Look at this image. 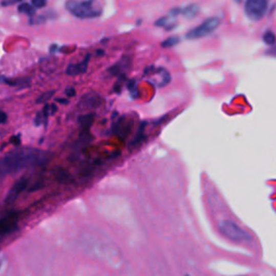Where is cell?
Segmentation results:
<instances>
[{
  "label": "cell",
  "instance_id": "6da1fadb",
  "mask_svg": "<svg viewBox=\"0 0 276 276\" xmlns=\"http://www.w3.org/2000/svg\"><path fill=\"white\" fill-rule=\"evenodd\" d=\"M49 160V156L41 150L23 148L9 152L0 158V178L24 171L29 167L41 165Z\"/></svg>",
  "mask_w": 276,
  "mask_h": 276
},
{
  "label": "cell",
  "instance_id": "7a4b0ae2",
  "mask_svg": "<svg viewBox=\"0 0 276 276\" xmlns=\"http://www.w3.org/2000/svg\"><path fill=\"white\" fill-rule=\"evenodd\" d=\"M65 8L69 13L81 19L96 18L103 12L96 0H67Z\"/></svg>",
  "mask_w": 276,
  "mask_h": 276
},
{
  "label": "cell",
  "instance_id": "3957f363",
  "mask_svg": "<svg viewBox=\"0 0 276 276\" xmlns=\"http://www.w3.org/2000/svg\"><path fill=\"white\" fill-rule=\"evenodd\" d=\"M219 230L223 237L233 242H247L250 240L249 234L243 230L239 224L231 220H223L219 223Z\"/></svg>",
  "mask_w": 276,
  "mask_h": 276
},
{
  "label": "cell",
  "instance_id": "277c9868",
  "mask_svg": "<svg viewBox=\"0 0 276 276\" xmlns=\"http://www.w3.org/2000/svg\"><path fill=\"white\" fill-rule=\"evenodd\" d=\"M220 25V19L216 16L209 17L205 19L202 24L198 25L197 27L192 28L187 33L186 37L189 40H197L204 37H207L210 34H213Z\"/></svg>",
  "mask_w": 276,
  "mask_h": 276
},
{
  "label": "cell",
  "instance_id": "5b68a950",
  "mask_svg": "<svg viewBox=\"0 0 276 276\" xmlns=\"http://www.w3.org/2000/svg\"><path fill=\"white\" fill-rule=\"evenodd\" d=\"M270 0H246L244 6L245 14L252 22H258L268 11Z\"/></svg>",
  "mask_w": 276,
  "mask_h": 276
},
{
  "label": "cell",
  "instance_id": "8992f818",
  "mask_svg": "<svg viewBox=\"0 0 276 276\" xmlns=\"http://www.w3.org/2000/svg\"><path fill=\"white\" fill-rule=\"evenodd\" d=\"M103 97L99 94L94 93V92H90V93L83 95L80 98L78 104V108L80 109H96L101 104H103Z\"/></svg>",
  "mask_w": 276,
  "mask_h": 276
},
{
  "label": "cell",
  "instance_id": "52a82bcc",
  "mask_svg": "<svg viewBox=\"0 0 276 276\" xmlns=\"http://www.w3.org/2000/svg\"><path fill=\"white\" fill-rule=\"evenodd\" d=\"M28 181L29 180L26 177L19 178L12 186V188L9 190L7 197H6V203L7 204L14 203L17 200V198L21 196V194L24 192V190L27 188Z\"/></svg>",
  "mask_w": 276,
  "mask_h": 276
},
{
  "label": "cell",
  "instance_id": "ba28073f",
  "mask_svg": "<svg viewBox=\"0 0 276 276\" xmlns=\"http://www.w3.org/2000/svg\"><path fill=\"white\" fill-rule=\"evenodd\" d=\"M17 227L16 216L10 215V216H7L0 220V241L8 237V235L12 234L17 229Z\"/></svg>",
  "mask_w": 276,
  "mask_h": 276
},
{
  "label": "cell",
  "instance_id": "9c48e42d",
  "mask_svg": "<svg viewBox=\"0 0 276 276\" xmlns=\"http://www.w3.org/2000/svg\"><path fill=\"white\" fill-rule=\"evenodd\" d=\"M91 55L88 54L87 57L78 64H69L66 68V74L69 76H78V75H82L86 74L88 67H89V62H90V57Z\"/></svg>",
  "mask_w": 276,
  "mask_h": 276
},
{
  "label": "cell",
  "instance_id": "30bf717a",
  "mask_svg": "<svg viewBox=\"0 0 276 276\" xmlns=\"http://www.w3.org/2000/svg\"><path fill=\"white\" fill-rule=\"evenodd\" d=\"M132 58L129 56H124L122 59H120L118 63H116L111 68H109V73L112 76H121L123 75L125 71L131 67Z\"/></svg>",
  "mask_w": 276,
  "mask_h": 276
},
{
  "label": "cell",
  "instance_id": "8fae6325",
  "mask_svg": "<svg viewBox=\"0 0 276 276\" xmlns=\"http://www.w3.org/2000/svg\"><path fill=\"white\" fill-rule=\"evenodd\" d=\"M132 130V125L131 122L128 121L125 118H121L115 126V132L118 136H120L121 138H125L129 136V134L131 133Z\"/></svg>",
  "mask_w": 276,
  "mask_h": 276
},
{
  "label": "cell",
  "instance_id": "7c38bea8",
  "mask_svg": "<svg viewBox=\"0 0 276 276\" xmlns=\"http://www.w3.org/2000/svg\"><path fill=\"white\" fill-rule=\"evenodd\" d=\"M145 130H146V123H142L140 124L136 135L134 136V138H133V140L131 141V147H137L139 146L142 141H144L145 137H146V133H145Z\"/></svg>",
  "mask_w": 276,
  "mask_h": 276
},
{
  "label": "cell",
  "instance_id": "4fadbf2b",
  "mask_svg": "<svg viewBox=\"0 0 276 276\" xmlns=\"http://www.w3.org/2000/svg\"><path fill=\"white\" fill-rule=\"evenodd\" d=\"M199 7L197 5H189L186 8H180V15L186 16L188 18H192L194 16H197L199 13Z\"/></svg>",
  "mask_w": 276,
  "mask_h": 276
},
{
  "label": "cell",
  "instance_id": "5bb4252c",
  "mask_svg": "<svg viewBox=\"0 0 276 276\" xmlns=\"http://www.w3.org/2000/svg\"><path fill=\"white\" fill-rule=\"evenodd\" d=\"M94 119H95V115L94 114H88V115L81 116L78 119V121H79V123L81 125H82L84 129H89L92 124H93Z\"/></svg>",
  "mask_w": 276,
  "mask_h": 276
},
{
  "label": "cell",
  "instance_id": "9a60e30c",
  "mask_svg": "<svg viewBox=\"0 0 276 276\" xmlns=\"http://www.w3.org/2000/svg\"><path fill=\"white\" fill-rule=\"evenodd\" d=\"M156 25L157 26H160V27H164L166 29H172L175 27V23H174L169 16H163L161 18H159L158 21L156 22Z\"/></svg>",
  "mask_w": 276,
  "mask_h": 276
},
{
  "label": "cell",
  "instance_id": "2e32d148",
  "mask_svg": "<svg viewBox=\"0 0 276 276\" xmlns=\"http://www.w3.org/2000/svg\"><path fill=\"white\" fill-rule=\"evenodd\" d=\"M17 10L21 13H25V14L29 15L30 17L35 16V14H36V9L32 5H28V4H21L18 6Z\"/></svg>",
  "mask_w": 276,
  "mask_h": 276
},
{
  "label": "cell",
  "instance_id": "e0dca14e",
  "mask_svg": "<svg viewBox=\"0 0 276 276\" xmlns=\"http://www.w3.org/2000/svg\"><path fill=\"white\" fill-rule=\"evenodd\" d=\"M262 40H263V43L265 45H268V46H274L275 43H276V36L275 34L272 32V30H267V32H265L262 36Z\"/></svg>",
  "mask_w": 276,
  "mask_h": 276
},
{
  "label": "cell",
  "instance_id": "ac0fdd59",
  "mask_svg": "<svg viewBox=\"0 0 276 276\" xmlns=\"http://www.w3.org/2000/svg\"><path fill=\"white\" fill-rule=\"evenodd\" d=\"M180 43V39L178 37H168L167 39H165L164 41H163L161 44L162 48H164V49H168V48H173V47H175L177 46L178 44Z\"/></svg>",
  "mask_w": 276,
  "mask_h": 276
},
{
  "label": "cell",
  "instance_id": "d6986e66",
  "mask_svg": "<svg viewBox=\"0 0 276 276\" xmlns=\"http://www.w3.org/2000/svg\"><path fill=\"white\" fill-rule=\"evenodd\" d=\"M55 92L54 91H49V92H46V93L40 95L38 98H37V104H43V103H46V101H48L49 99L52 98V96L54 95Z\"/></svg>",
  "mask_w": 276,
  "mask_h": 276
},
{
  "label": "cell",
  "instance_id": "ffe728a7",
  "mask_svg": "<svg viewBox=\"0 0 276 276\" xmlns=\"http://www.w3.org/2000/svg\"><path fill=\"white\" fill-rule=\"evenodd\" d=\"M128 89L130 91V93L133 97H137V87H136V83L135 81H130V83L128 86Z\"/></svg>",
  "mask_w": 276,
  "mask_h": 276
},
{
  "label": "cell",
  "instance_id": "44dd1931",
  "mask_svg": "<svg viewBox=\"0 0 276 276\" xmlns=\"http://www.w3.org/2000/svg\"><path fill=\"white\" fill-rule=\"evenodd\" d=\"M32 4L35 9H41L47 5V0H32Z\"/></svg>",
  "mask_w": 276,
  "mask_h": 276
},
{
  "label": "cell",
  "instance_id": "7402d4cb",
  "mask_svg": "<svg viewBox=\"0 0 276 276\" xmlns=\"http://www.w3.org/2000/svg\"><path fill=\"white\" fill-rule=\"evenodd\" d=\"M23 2V0H3L2 3H0V5H2V7H9V6H13L17 3H21Z\"/></svg>",
  "mask_w": 276,
  "mask_h": 276
},
{
  "label": "cell",
  "instance_id": "603a6c76",
  "mask_svg": "<svg viewBox=\"0 0 276 276\" xmlns=\"http://www.w3.org/2000/svg\"><path fill=\"white\" fill-rule=\"evenodd\" d=\"M8 121V115L5 111L0 110V124H6Z\"/></svg>",
  "mask_w": 276,
  "mask_h": 276
},
{
  "label": "cell",
  "instance_id": "cb8c5ba5",
  "mask_svg": "<svg viewBox=\"0 0 276 276\" xmlns=\"http://www.w3.org/2000/svg\"><path fill=\"white\" fill-rule=\"evenodd\" d=\"M66 95L69 97H74L76 95V90L74 88H67L66 89Z\"/></svg>",
  "mask_w": 276,
  "mask_h": 276
},
{
  "label": "cell",
  "instance_id": "d4e9b609",
  "mask_svg": "<svg viewBox=\"0 0 276 276\" xmlns=\"http://www.w3.org/2000/svg\"><path fill=\"white\" fill-rule=\"evenodd\" d=\"M267 54L272 55V56H276V46L273 47V48H270V49L267 51Z\"/></svg>",
  "mask_w": 276,
  "mask_h": 276
},
{
  "label": "cell",
  "instance_id": "484cf974",
  "mask_svg": "<svg viewBox=\"0 0 276 276\" xmlns=\"http://www.w3.org/2000/svg\"><path fill=\"white\" fill-rule=\"evenodd\" d=\"M49 111H50V115H54L55 112L57 111V108L55 105H52V106H49Z\"/></svg>",
  "mask_w": 276,
  "mask_h": 276
},
{
  "label": "cell",
  "instance_id": "4316f807",
  "mask_svg": "<svg viewBox=\"0 0 276 276\" xmlns=\"http://www.w3.org/2000/svg\"><path fill=\"white\" fill-rule=\"evenodd\" d=\"M57 103L63 104V105H67L69 103V99H65V98H57Z\"/></svg>",
  "mask_w": 276,
  "mask_h": 276
},
{
  "label": "cell",
  "instance_id": "83f0119b",
  "mask_svg": "<svg viewBox=\"0 0 276 276\" xmlns=\"http://www.w3.org/2000/svg\"><path fill=\"white\" fill-rule=\"evenodd\" d=\"M3 263H4V259H3L2 256H0V269H2V267H3Z\"/></svg>",
  "mask_w": 276,
  "mask_h": 276
},
{
  "label": "cell",
  "instance_id": "f1b7e54d",
  "mask_svg": "<svg viewBox=\"0 0 276 276\" xmlns=\"http://www.w3.org/2000/svg\"><path fill=\"white\" fill-rule=\"evenodd\" d=\"M2 81H6V79H5L4 77H2V76H0V82H2Z\"/></svg>",
  "mask_w": 276,
  "mask_h": 276
}]
</instances>
